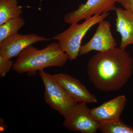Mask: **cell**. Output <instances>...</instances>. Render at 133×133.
Here are the masks:
<instances>
[{
	"mask_svg": "<svg viewBox=\"0 0 133 133\" xmlns=\"http://www.w3.org/2000/svg\"><path fill=\"white\" fill-rule=\"evenodd\" d=\"M89 79L103 92L118 90L127 83L133 70V59L125 49L114 48L93 56L87 65Z\"/></svg>",
	"mask_w": 133,
	"mask_h": 133,
	"instance_id": "1",
	"label": "cell"
},
{
	"mask_svg": "<svg viewBox=\"0 0 133 133\" xmlns=\"http://www.w3.org/2000/svg\"><path fill=\"white\" fill-rule=\"evenodd\" d=\"M68 59V55L58 43H51L41 50L31 45L19 54L12 69L19 74L27 73L33 76L47 67H62Z\"/></svg>",
	"mask_w": 133,
	"mask_h": 133,
	"instance_id": "2",
	"label": "cell"
},
{
	"mask_svg": "<svg viewBox=\"0 0 133 133\" xmlns=\"http://www.w3.org/2000/svg\"><path fill=\"white\" fill-rule=\"evenodd\" d=\"M109 15V13H107L95 15L86 19L81 24L77 23L71 24L69 28L57 34L52 39L58 42L62 49L68 55L69 59L74 60L79 55L81 42L87 32Z\"/></svg>",
	"mask_w": 133,
	"mask_h": 133,
	"instance_id": "3",
	"label": "cell"
},
{
	"mask_svg": "<svg viewBox=\"0 0 133 133\" xmlns=\"http://www.w3.org/2000/svg\"><path fill=\"white\" fill-rule=\"evenodd\" d=\"M39 76L44 87V99L46 104L65 118L78 102L66 92L53 75L40 71Z\"/></svg>",
	"mask_w": 133,
	"mask_h": 133,
	"instance_id": "4",
	"label": "cell"
},
{
	"mask_svg": "<svg viewBox=\"0 0 133 133\" xmlns=\"http://www.w3.org/2000/svg\"><path fill=\"white\" fill-rule=\"evenodd\" d=\"M84 102H79L65 118L63 126L69 131L82 133H95L99 123L91 116L90 109Z\"/></svg>",
	"mask_w": 133,
	"mask_h": 133,
	"instance_id": "5",
	"label": "cell"
},
{
	"mask_svg": "<svg viewBox=\"0 0 133 133\" xmlns=\"http://www.w3.org/2000/svg\"><path fill=\"white\" fill-rule=\"evenodd\" d=\"M116 2L115 0H87L79 5L77 9L65 15L64 22L71 25L95 15L115 11Z\"/></svg>",
	"mask_w": 133,
	"mask_h": 133,
	"instance_id": "6",
	"label": "cell"
},
{
	"mask_svg": "<svg viewBox=\"0 0 133 133\" xmlns=\"http://www.w3.org/2000/svg\"><path fill=\"white\" fill-rule=\"evenodd\" d=\"M111 26L108 21L104 19L101 21L92 38L81 46L79 55H86L93 50L103 52L116 48V41L111 31Z\"/></svg>",
	"mask_w": 133,
	"mask_h": 133,
	"instance_id": "7",
	"label": "cell"
},
{
	"mask_svg": "<svg viewBox=\"0 0 133 133\" xmlns=\"http://www.w3.org/2000/svg\"><path fill=\"white\" fill-rule=\"evenodd\" d=\"M50 39L34 33L27 35L16 33L0 42V55L11 59L18 57L23 50L30 45Z\"/></svg>",
	"mask_w": 133,
	"mask_h": 133,
	"instance_id": "8",
	"label": "cell"
},
{
	"mask_svg": "<svg viewBox=\"0 0 133 133\" xmlns=\"http://www.w3.org/2000/svg\"><path fill=\"white\" fill-rule=\"evenodd\" d=\"M68 95L77 102H97L95 96L91 93L78 79L68 74L58 73L53 75Z\"/></svg>",
	"mask_w": 133,
	"mask_h": 133,
	"instance_id": "9",
	"label": "cell"
},
{
	"mask_svg": "<svg viewBox=\"0 0 133 133\" xmlns=\"http://www.w3.org/2000/svg\"><path fill=\"white\" fill-rule=\"evenodd\" d=\"M127 101L125 95H119L97 107L90 109L91 116L99 123L119 118H120Z\"/></svg>",
	"mask_w": 133,
	"mask_h": 133,
	"instance_id": "10",
	"label": "cell"
},
{
	"mask_svg": "<svg viewBox=\"0 0 133 133\" xmlns=\"http://www.w3.org/2000/svg\"><path fill=\"white\" fill-rule=\"evenodd\" d=\"M115 11L116 31L121 37L120 48L125 49L128 45L133 44V15L120 8H116Z\"/></svg>",
	"mask_w": 133,
	"mask_h": 133,
	"instance_id": "11",
	"label": "cell"
},
{
	"mask_svg": "<svg viewBox=\"0 0 133 133\" xmlns=\"http://www.w3.org/2000/svg\"><path fill=\"white\" fill-rule=\"evenodd\" d=\"M22 12L17 0H0V25L9 20L21 16Z\"/></svg>",
	"mask_w": 133,
	"mask_h": 133,
	"instance_id": "12",
	"label": "cell"
},
{
	"mask_svg": "<svg viewBox=\"0 0 133 133\" xmlns=\"http://www.w3.org/2000/svg\"><path fill=\"white\" fill-rule=\"evenodd\" d=\"M98 129L102 133H133V127L124 123L120 118L99 123Z\"/></svg>",
	"mask_w": 133,
	"mask_h": 133,
	"instance_id": "13",
	"label": "cell"
},
{
	"mask_svg": "<svg viewBox=\"0 0 133 133\" xmlns=\"http://www.w3.org/2000/svg\"><path fill=\"white\" fill-rule=\"evenodd\" d=\"M25 24L24 19L20 16L9 20L0 25V42L17 33Z\"/></svg>",
	"mask_w": 133,
	"mask_h": 133,
	"instance_id": "14",
	"label": "cell"
},
{
	"mask_svg": "<svg viewBox=\"0 0 133 133\" xmlns=\"http://www.w3.org/2000/svg\"><path fill=\"white\" fill-rule=\"evenodd\" d=\"M14 62L10 59L0 55V77H5L14 66Z\"/></svg>",
	"mask_w": 133,
	"mask_h": 133,
	"instance_id": "15",
	"label": "cell"
},
{
	"mask_svg": "<svg viewBox=\"0 0 133 133\" xmlns=\"http://www.w3.org/2000/svg\"><path fill=\"white\" fill-rule=\"evenodd\" d=\"M116 2L121 4L124 9L133 15V0H115Z\"/></svg>",
	"mask_w": 133,
	"mask_h": 133,
	"instance_id": "16",
	"label": "cell"
}]
</instances>
